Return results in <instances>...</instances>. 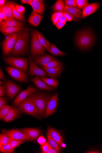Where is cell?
I'll use <instances>...</instances> for the list:
<instances>
[{"mask_svg":"<svg viewBox=\"0 0 102 153\" xmlns=\"http://www.w3.org/2000/svg\"><path fill=\"white\" fill-rule=\"evenodd\" d=\"M23 27H8L0 28V31L5 36L19 32L23 30Z\"/></svg>","mask_w":102,"mask_h":153,"instance_id":"25","label":"cell"},{"mask_svg":"<svg viewBox=\"0 0 102 153\" xmlns=\"http://www.w3.org/2000/svg\"><path fill=\"white\" fill-rule=\"evenodd\" d=\"M1 130V132H5L8 134L12 140L25 141H33L26 134L19 130L12 129L10 130Z\"/></svg>","mask_w":102,"mask_h":153,"instance_id":"12","label":"cell"},{"mask_svg":"<svg viewBox=\"0 0 102 153\" xmlns=\"http://www.w3.org/2000/svg\"><path fill=\"white\" fill-rule=\"evenodd\" d=\"M24 24L15 19H8L3 20L0 23L1 28H5L8 27H23Z\"/></svg>","mask_w":102,"mask_h":153,"instance_id":"24","label":"cell"},{"mask_svg":"<svg viewBox=\"0 0 102 153\" xmlns=\"http://www.w3.org/2000/svg\"><path fill=\"white\" fill-rule=\"evenodd\" d=\"M60 17H53L52 20L53 24L56 26L58 22H59Z\"/></svg>","mask_w":102,"mask_h":153,"instance_id":"48","label":"cell"},{"mask_svg":"<svg viewBox=\"0 0 102 153\" xmlns=\"http://www.w3.org/2000/svg\"><path fill=\"white\" fill-rule=\"evenodd\" d=\"M100 3H94L88 4L83 10L82 17L83 19L91 15L97 11L100 7Z\"/></svg>","mask_w":102,"mask_h":153,"instance_id":"15","label":"cell"},{"mask_svg":"<svg viewBox=\"0 0 102 153\" xmlns=\"http://www.w3.org/2000/svg\"><path fill=\"white\" fill-rule=\"evenodd\" d=\"M1 132L2 133L0 135V139L2 141L3 145L9 143L12 139L7 133Z\"/></svg>","mask_w":102,"mask_h":153,"instance_id":"33","label":"cell"},{"mask_svg":"<svg viewBox=\"0 0 102 153\" xmlns=\"http://www.w3.org/2000/svg\"><path fill=\"white\" fill-rule=\"evenodd\" d=\"M15 4L13 7V12L14 17L16 19L20 21H25V19L23 14L19 13L17 11L15 8Z\"/></svg>","mask_w":102,"mask_h":153,"instance_id":"34","label":"cell"},{"mask_svg":"<svg viewBox=\"0 0 102 153\" xmlns=\"http://www.w3.org/2000/svg\"><path fill=\"white\" fill-rule=\"evenodd\" d=\"M61 64L60 63L56 60L51 61L44 66L47 68H55L59 67Z\"/></svg>","mask_w":102,"mask_h":153,"instance_id":"38","label":"cell"},{"mask_svg":"<svg viewBox=\"0 0 102 153\" xmlns=\"http://www.w3.org/2000/svg\"><path fill=\"white\" fill-rule=\"evenodd\" d=\"M40 78L42 80L48 85L55 87H57L58 85V81L55 79L47 78L46 77H40Z\"/></svg>","mask_w":102,"mask_h":153,"instance_id":"29","label":"cell"},{"mask_svg":"<svg viewBox=\"0 0 102 153\" xmlns=\"http://www.w3.org/2000/svg\"><path fill=\"white\" fill-rule=\"evenodd\" d=\"M22 113V112L19 108L12 107L6 116L4 120L6 122L13 121L18 117Z\"/></svg>","mask_w":102,"mask_h":153,"instance_id":"20","label":"cell"},{"mask_svg":"<svg viewBox=\"0 0 102 153\" xmlns=\"http://www.w3.org/2000/svg\"><path fill=\"white\" fill-rule=\"evenodd\" d=\"M31 81L40 90L48 91H53L54 90V88L47 84L38 76L31 78Z\"/></svg>","mask_w":102,"mask_h":153,"instance_id":"18","label":"cell"},{"mask_svg":"<svg viewBox=\"0 0 102 153\" xmlns=\"http://www.w3.org/2000/svg\"><path fill=\"white\" fill-rule=\"evenodd\" d=\"M63 12H56L54 13L52 16V18L57 17H60L63 16Z\"/></svg>","mask_w":102,"mask_h":153,"instance_id":"47","label":"cell"},{"mask_svg":"<svg viewBox=\"0 0 102 153\" xmlns=\"http://www.w3.org/2000/svg\"><path fill=\"white\" fill-rule=\"evenodd\" d=\"M17 107L23 113H25L36 117L38 116L37 109L29 97L20 103Z\"/></svg>","mask_w":102,"mask_h":153,"instance_id":"6","label":"cell"},{"mask_svg":"<svg viewBox=\"0 0 102 153\" xmlns=\"http://www.w3.org/2000/svg\"><path fill=\"white\" fill-rule=\"evenodd\" d=\"M6 93V87L5 85H2L0 87V97H4Z\"/></svg>","mask_w":102,"mask_h":153,"instance_id":"44","label":"cell"},{"mask_svg":"<svg viewBox=\"0 0 102 153\" xmlns=\"http://www.w3.org/2000/svg\"><path fill=\"white\" fill-rule=\"evenodd\" d=\"M49 52L52 55L56 56H63L66 55V53L59 50L54 45L52 44L51 45Z\"/></svg>","mask_w":102,"mask_h":153,"instance_id":"30","label":"cell"},{"mask_svg":"<svg viewBox=\"0 0 102 153\" xmlns=\"http://www.w3.org/2000/svg\"><path fill=\"white\" fill-rule=\"evenodd\" d=\"M6 70L11 77L15 80L21 82L27 81V75L22 71L12 66L7 67Z\"/></svg>","mask_w":102,"mask_h":153,"instance_id":"9","label":"cell"},{"mask_svg":"<svg viewBox=\"0 0 102 153\" xmlns=\"http://www.w3.org/2000/svg\"><path fill=\"white\" fill-rule=\"evenodd\" d=\"M5 0H1L0 1V6L1 7L2 6L5 4Z\"/></svg>","mask_w":102,"mask_h":153,"instance_id":"54","label":"cell"},{"mask_svg":"<svg viewBox=\"0 0 102 153\" xmlns=\"http://www.w3.org/2000/svg\"><path fill=\"white\" fill-rule=\"evenodd\" d=\"M33 9L32 13H36L40 15H43L44 9V2L42 0H32L29 4Z\"/></svg>","mask_w":102,"mask_h":153,"instance_id":"16","label":"cell"},{"mask_svg":"<svg viewBox=\"0 0 102 153\" xmlns=\"http://www.w3.org/2000/svg\"><path fill=\"white\" fill-rule=\"evenodd\" d=\"M0 151L3 153H14L15 150L8 143L3 145L1 148H0Z\"/></svg>","mask_w":102,"mask_h":153,"instance_id":"35","label":"cell"},{"mask_svg":"<svg viewBox=\"0 0 102 153\" xmlns=\"http://www.w3.org/2000/svg\"><path fill=\"white\" fill-rule=\"evenodd\" d=\"M76 3L79 9L83 10L88 4L87 0H76Z\"/></svg>","mask_w":102,"mask_h":153,"instance_id":"36","label":"cell"},{"mask_svg":"<svg viewBox=\"0 0 102 153\" xmlns=\"http://www.w3.org/2000/svg\"><path fill=\"white\" fill-rule=\"evenodd\" d=\"M3 19L0 18V23H1L3 21Z\"/></svg>","mask_w":102,"mask_h":153,"instance_id":"56","label":"cell"},{"mask_svg":"<svg viewBox=\"0 0 102 153\" xmlns=\"http://www.w3.org/2000/svg\"><path fill=\"white\" fill-rule=\"evenodd\" d=\"M4 75L3 73L1 68L0 69V79L2 80L4 79Z\"/></svg>","mask_w":102,"mask_h":153,"instance_id":"53","label":"cell"},{"mask_svg":"<svg viewBox=\"0 0 102 153\" xmlns=\"http://www.w3.org/2000/svg\"><path fill=\"white\" fill-rule=\"evenodd\" d=\"M60 152L58 151L56 149L52 147L49 145V148L46 153H58Z\"/></svg>","mask_w":102,"mask_h":153,"instance_id":"46","label":"cell"},{"mask_svg":"<svg viewBox=\"0 0 102 153\" xmlns=\"http://www.w3.org/2000/svg\"><path fill=\"white\" fill-rule=\"evenodd\" d=\"M29 33L27 29L18 33L16 44L11 53L14 55H22L27 50Z\"/></svg>","mask_w":102,"mask_h":153,"instance_id":"1","label":"cell"},{"mask_svg":"<svg viewBox=\"0 0 102 153\" xmlns=\"http://www.w3.org/2000/svg\"><path fill=\"white\" fill-rule=\"evenodd\" d=\"M65 25V24H64L59 21L57 23L56 26L58 29L59 30V29L62 28Z\"/></svg>","mask_w":102,"mask_h":153,"instance_id":"49","label":"cell"},{"mask_svg":"<svg viewBox=\"0 0 102 153\" xmlns=\"http://www.w3.org/2000/svg\"><path fill=\"white\" fill-rule=\"evenodd\" d=\"M29 74L30 75L46 78L49 76V74L46 71L37 65L32 58L30 56L29 57Z\"/></svg>","mask_w":102,"mask_h":153,"instance_id":"10","label":"cell"},{"mask_svg":"<svg viewBox=\"0 0 102 153\" xmlns=\"http://www.w3.org/2000/svg\"><path fill=\"white\" fill-rule=\"evenodd\" d=\"M34 61L41 66H44L50 62L56 60V59L49 55L33 57H32Z\"/></svg>","mask_w":102,"mask_h":153,"instance_id":"17","label":"cell"},{"mask_svg":"<svg viewBox=\"0 0 102 153\" xmlns=\"http://www.w3.org/2000/svg\"><path fill=\"white\" fill-rule=\"evenodd\" d=\"M49 148V145L48 142H46L44 145H42V153H46Z\"/></svg>","mask_w":102,"mask_h":153,"instance_id":"43","label":"cell"},{"mask_svg":"<svg viewBox=\"0 0 102 153\" xmlns=\"http://www.w3.org/2000/svg\"><path fill=\"white\" fill-rule=\"evenodd\" d=\"M47 135H50L52 138L58 144L61 149L62 148L63 140L61 134L59 132L55 129L49 128L48 129Z\"/></svg>","mask_w":102,"mask_h":153,"instance_id":"19","label":"cell"},{"mask_svg":"<svg viewBox=\"0 0 102 153\" xmlns=\"http://www.w3.org/2000/svg\"><path fill=\"white\" fill-rule=\"evenodd\" d=\"M35 31L37 35L38 39L41 44L48 51H49L51 46L50 43L39 31L36 30Z\"/></svg>","mask_w":102,"mask_h":153,"instance_id":"27","label":"cell"},{"mask_svg":"<svg viewBox=\"0 0 102 153\" xmlns=\"http://www.w3.org/2000/svg\"><path fill=\"white\" fill-rule=\"evenodd\" d=\"M64 11L67 12L72 16L74 21H79L81 19L82 14L81 11L79 9L65 6Z\"/></svg>","mask_w":102,"mask_h":153,"instance_id":"23","label":"cell"},{"mask_svg":"<svg viewBox=\"0 0 102 153\" xmlns=\"http://www.w3.org/2000/svg\"><path fill=\"white\" fill-rule=\"evenodd\" d=\"M42 17L39 14L35 13H32L29 17L28 21L30 24L35 27H37L39 25Z\"/></svg>","mask_w":102,"mask_h":153,"instance_id":"26","label":"cell"},{"mask_svg":"<svg viewBox=\"0 0 102 153\" xmlns=\"http://www.w3.org/2000/svg\"><path fill=\"white\" fill-rule=\"evenodd\" d=\"M45 48L39 42L35 31L32 32L31 52L33 57L43 56L45 53Z\"/></svg>","mask_w":102,"mask_h":153,"instance_id":"5","label":"cell"},{"mask_svg":"<svg viewBox=\"0 0 102 153\" xmlns=\"http://www.w3.org/2000/svg\"><path fill=\"white\" fill-rule=\"evenodd\" d=\"M4 83L6 87L7 96L10 99H13L20 91V87L13 82L8 80H4Z\"/></svg>","mask_w":102,"mask_h":153,"instance_id":"11","label":"cell"},{"mask_svg":"<svg viewBox=\"0 0 102 153\" xmlns=\"http://www.w3.org/2000/svg\"><path fill=\"white\" fill-rule=\"evenodd\" d=\"M2 84H3L2 81H0V84H1V85Z\"/></svg>","mask_w":102,"mask_h":153,"instance_id":"55","label":"cell"},{"mask_svg":"<svg viewBox=\"0 0 102 153\" xmlns=\"http://www.w3.org/2000/svg\"><path fill=\"white\" fill-rule=\"evenodd\" d=\"M29 98L37 109L38 116L41 117L46 114L47 105L51 98V96L43 93H35Z\"/></svg>","mask_w":102,"mask_h":153,"instance_id":"2","label":"cell"},{"mask_svg":"<svg viewBox=\"0 0 102 153\" xmlns=\"http://www.w3.org/2000/svg\"><path fill=\"white\" fill-rule=\"evenodd\" d=\"M65 8L64 3L62 0H58L51 7L54 11L63 12Z\"/></svg>","mask_w":102,"mask_h":153,"instance_id":"28","label":"cell"},{"mask_svg":"<svg viewBox=\"0 0 102 153\" xmlns=\"http://www.w3.org/2000/svg\"><path fill=\"white\" fill-rule=\"evenodd\" d=\"M4 61L11 66L26 73L28 71V60L27 58L10 57L6 58Z\"/></svg>","mask_w":102,"mask_h":153,"instance_id":"4","label":"cell"},{"mask_svg":"<svg viewBox=\"0 0 102 153\" xmlns=\"http://www.w3.org/2000/svg\"><path fill=\"white\" fill-rule=\"evenodd\" d=\"M15 8L16 10L18 12L23 14L25 12V8L23 6L16 4L15 5Z\"/></svg>","mask_w":102,"mask_h":153,"instance_id":"40","label":"cell"},{"mask_svg":"<svg viewBox=\"0 0 102 153\" xmlns=\"http://www.w3.org/2000/svg\"><path fill=\"white\" fill-rule=\"evenodd\" d=\"M49 74L51 78L57 79L62 72L63 67L62 64L59 67L55 68H47L41 66Z\"/></svg>","mask_w":102,"mask_h":153,"instance_id":"22","label":"cell"},{"mask_svg":"<svg viewBox=\"0 0 102 153\" xmlns=\"http://www.w3.org/2000/svg\"><path fill=\"white\" fill-rule=\"evenodd\" d=\"M67 21V19L64 16L60 17L59 20V22H61L65 25Z\"/></svg>","mask_w":102,"mask_h":153,"instance_id":"50","label":"cell"},{"mask_svg":"<svg viewBox=\"0 0 102 153\" xmlns=\"http://www.w3.org/2000/svg\"><path fill=\"white\" fill-rule=\"evenodd\" d=\"M58 103V94L57 93L51 98L48 102L45 114L46 117L53 114L56 111Z\"/></svg>","mask_w":102,"mask_h":153,"instance_id":"13","label":"cell"},{"mask_svg":"<svg viewBox=\"0 0 102 153\" xmlns=\"http://www.w3.org/2000/svg\"><path fill=\"white\" fill-rule=\"evenodd\" d=\"M37 142L40 145H42L45 144L46 142L45 137L41 135L38 138Z\"/></svg>","mask_w":102,"mask_h":153,"instance_id":"45","label":"cell"},{"mask_svg":"<svg viewBox=\"0 0 102 153\" xmlns=\"http://www.w3.org/2000/svg\"><path fill=\"white\" fill-rule=\"evenodd\" d=\"M0 18L3 20H7L8 19L7 17H6L1 11H0Z\"/></svg>","mask_w":102,"mask_h":153,"instance_id":"51","label":"cell"},{"mask_svg":"<svg viewBox=\"0 0 102 153\" xmlns=\"http://www.w3.org/2000/svg\"><path fill=\"white\" fill-rule=\"evenodd\" d=\"M63 16L65 17L67 21H71L74 20L73 16L67 12H64L63 13Z\"/></svg>","mask_w":102,"mask_h":153,"instance_id":"42","label":"cell"},{"mask_svg":"<svg viewBox=\"0 0 102 153\" xmlns=\"http://www.w3.org/2000/svg\"><path fill=\"white\" fill-rule=\"evenodd\" d=\"M32 1V0H22V1H21V2L22 4H29Z\"/></svg>","mask_w":102,"mask_h":153,"instance_id":"52","label":"cell"},{"mask_svg":"<svg viewBox=\"0 0 102 153\" xmlns=\"http://www.w3.org/2000/svg\"><path fill=\"white\" fill-rule=\"evenodd\" d=\"M15 4L13 2L8 1L0 7V11L2 12L8 19H15L13 12V7Z\"/></svg>","mask_w":102,"mask_h":153,"instance_id":"14","label":"cell"},{"mask_svg":"<svg viewBox=\"0 0 102 153\" xmlns=\"http://www.w3.org/2000/svg\"><path fill=\"white\" fill-rule=\"evenodd\" d=\"M18 33L9 35L4 41L3 50L5 55H8L11 53L16 42Z\"/></svg>","mask_w":102,"mask_h":153,"instance_id":"7","label":"cell"},{"mask_svg":"<svg viewBox=\"0 0 102 153\" xmlns=\"http://www.w3.org/2000/svg\"><path fill=\"white\" fill-rule=\"evenodd\" d=\"M8 102V98L2 97L0 98V108H2L5 105L7 104Z\"/></svg>","mask_w":102,"mask_h":153,"instance_id":"41","label":"cell"},{"mask_svg":"<svg viewBox=\"0 0 102 153\" xmlns=\"http://www.w3.org/2000/svg\"><path fill=\"white\" fill-rule=\"evenodd\" d=\"M93 33L90 30L80 32L76 37V42L78 46L82 49H87L91 47L94 42Z\"/></svg>","mask_w":102,"mask_h":153,"instance_id":"3","label":"cell"},{"mask_svg":"<svg viewBox=\"0 0 102 153\" xmlns=\"http://www.w3.org/2000/svg\"><path fill=\"white\" fill-rule=\"evenodd\" d=\"M65 6L78 8V7L76 3V1L75 0H65L64 1Z\"/></svg>","mask_w":102,"mask_h":153,"instance_id":"39","label":"cell"},{"mask_svg":"<svg viewBox=\"0 0 102 153\" xmlns=\"http://www.w3.org/2000/svg\"><path fill=\"white\" fill-rule=\"evenodd\" d=\"M48 143L49 145L53 148L57 150L58 151L60 152L61 149L60 147L58 144L56 143V141L54 140L49 135H47Z\"/></svg>","mask_w":102,"mask_h":153,"instance_id":"32","label":"cell"},{"mask_svg":"<svg viewBox=\"0 0 102 153\" xmlns=\"http://www.w3.org/2000/svg\"><path fill=\"white\" fill-rule=\"evenodd\" d=\"M19 130L26 134L33 141L37 139L41 134L40 130L37 129L24 128Z\"/></svg>","mask_w":102,"mask_h":153,"instance_id":"21","label":"cell"},{"mask_svg":"<svg viewBox=\"0 0 102 153\" xmlns=\"http://www.w3.org/2000/svg\"><path fill=\"white\" fill-rule=\"evenodd\" d=\"M12 106L9 105H5L1 108H0V119L4 120L6 116L9 112Z\"/></svg>","mask_w":102,"mask_h":153,"instance_id":"31","label":"cell"},{"mask_svg":"<svg viewBox=\"0 0 102 153\" xmlns=\"http://www.w3.org/2000/svg\"><path fill=\"white\" fill-rule=\"evenodd\" d=\"M37 91V89L34 87L32 86H28L26 90L22 91L17 96L13 102V106H17L20 103Z\"/></svg>","mask_w":102,"mask_h":153,"instance_id":"8","label":"cell"},{"mask_svg":"<svg viewBox=\"0 0 102 153\" xmlns=\"http://www.w3.org/2000/svg\"><path fill=\"white\" fill-rule=\"evenodd\" d=\"M26 141L24 140L12 139L9 143L14 149H15L22 144L24 143Z\"/></svg>","mask_w":102,"mask_h":153,"instance_id":"37","label":"cell"}]
</instances>
